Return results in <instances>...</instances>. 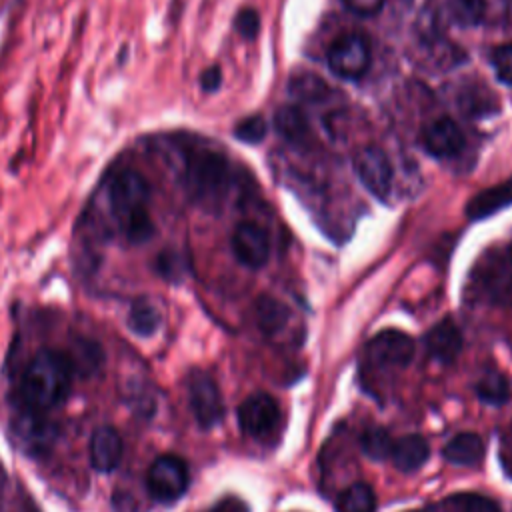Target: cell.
<instances>
[{"instance_id":"484cf974","label":"cell","mask_w":512,"mask_h":512,"mask_svg":"<svg viewBox=\"0 0 512 512\" xmlns=\"http://www.w3.org/2000/svg\"><path fill=\"white\" fill-rule=\"evenodd\" d=\"M156 272L168 282H180L188 272V262L174 250H164L154 260Z\"/></svg>"},{"instance_id":"d6986e66","label":"cell","mask_w":512,"mask_h":512,"mask_svg":"<svg viewBox=\"0 0 512 512\" xmlns=\"http://www.w3.org/2000/svg\"><path fill=\"white\" fill-rule=\"evenodd\" d=\"M290 310L272 296H260L256 302V322L266 336H274L286 328Z\"/></svg>"},{"instance_id":"8fae6325","label":"cell","mask_w":512,"mask_h":512,"mask_svg":"<svg viewBox=\"0 0 512 512\" xmlns=\"http://www.w3.org/2000/svg\"><path fill=\"white\" fill-rule=\"evenodd\" d=\"M232 252L248 268H260L268 262L270 242L266 230L256 222H240L232 232Z\"/></svg>"},{"instance_id":"5bb4252c","label":"cell","mask_w":512,"mask_h":512,"mask_svg":"<svg viewBox=\"0 0 512 512\" xmlns=\"http://www.w3.org/2000/svg\"><path fill=\"white\" fill-rule=\"evenodd\" d=\"M124 454V444L116 428L100 426L90 440V464L94 470L106 474L118 468Z\"/></svg>"},{"instance_id":"d6a6232c","label":"cell","mask_w":512,"mask_h":512,"mask_svg":"<svg viewBox=\"0 0 512 512\" xmlns=\"http://www.w3.org/2000/svg\"><path fill=\"white\" fill-rule=\"evenodd\" d=\"M222 84V72L218 66H210L200 76V86L204 92H216Z\"/></svg>"},{"instance_id":"d4e9b609","label":"cell","mask_w":512,"mask_h":512,"mask_svg":"<svg viewBox=\"0 0 512 512\" xmlns=\"http://www.w3.org/2000/svg\"><path fill=\"white\" fill-rule=\"evenodd\" d=\"M476 394L488 404H504L510 396L508 380L498 372H488L476 384Z\"/></svg>"},{"instance_id":"f546056e","label":"cell","mask_w":512,"mask_h":512,"mask_svg":"<svg viewBox=\"0 0 512 512\" xmlns=\"http://www.w3.org/2000/svg\"><path fill=\"white\" fill-rule=\"evenodd\" d=\"M490 62H492V68H494L498 80L512 86V44L494 48Z\"/></svg>"},{"instance_id":"7c38bea8","label":"cell","mask_w":512,"mask_h":512,"mask_svg":"<svg viewBox=\"0 0 512 512\" xmlns=\"http://www.w3.org/2000/svg\"><path fill=\"white\" fill-rule=\"evenodd\" d=\"M278 406L268 394H252L238 408V424L248 436H264L278 424Z\"/></svg>"},{"instance_id":"277c9868","label":"cell","mask_w":512,"mask_h":512,"mask_svg":"<svg viewBox=\"0 0 512 512\" xmlns=\"http://www.w3.org/2000/svg\"><path fill=\"white\" fill-rule=\"evenodd\" d=\"M480 294L496 304L512 300V262L504 250H488L474 270Z\"/></svg>"},{"instance_id":"603a6c76","label":"cell","mask_w":512,"mask_h":512,"mask_svg":"<svg viewBox=\"0 0 512 512\" xmlns=\"http://www.w3.org/2000/svg\"><path fill=\"white\" fill-rule=\"evenodd\" d=\"M290 94L304 102H320L328 98L330 88L320 76L304 72V74H296L290 80Z\"/></svg>"},{"instance_id":"8992f818","label":"cell","mask_w":512,"mask_h":512,"mask_svg":"<svg viewBox=\"0 0 512 512\" xmlns=\"http://www.w3.org/2000/svg\"><path fill=\"white\" fill-rule=\"evenodd\" d=\"M190 476L188 466L182 458L174 454L158 456L146 474V488L152 498L160 502H174L178 500L188 488Z\"/></svg>"},{"instance_id":"e0dca14e","label":"cell","mask_w":512,"mask_h":512,"mask_svg":"<svg viewBox=\"0 0 512 512\" xmlns=\"http://www.w3.org/2000/svg\"><path fill=\"white\" fill-rule=\"evenodd\" d=\"M428 456H430V446L418 434H410L394 440L392 452H390L394 466L402 472L418 470L428 460Z\"/></svg>"},{"instance_id":"44dd1931","label":"cell","mask_w":512,"mask_h":512,"mask_svg":"<svg viewBox=\"0 0 512 512\" xmlns=\"http://www.w3.org/2000/svg\"><path fill=\"white\" fill-rule=\"evenodd\" d=\"M126 324L132 334H136L140 338H150L158 332V328L162 324V316L152 302L136 300V302H132V306L128 310Z\"/></svg>"},{"instance_id":"52a82bcc","label":"cell","mask_w":512,"mask_h":512,"mask_svg":"<svg viewBox=\"0 0 512 512\" xmlns=\"http://www.w3.org/2000/svg\"><path fill=\"white\" fill-rule=\"evenodd\" d=\"M370 44L360 34H344L328 50L330 70L346 80H356L364 76L370 68Z\"/></svg>"},{"instance_id":"ac0fdd59","label":"cell","mask_w":512,"mask_h":512,"mask_svg":"<svg viewBox=\"0 0 512 512\" xmlns=\"http://www.w3.org/2000/svg\"><path fill=\"white\" fill-rule=\"evenodd\" d=\"M442 454L456 466H474L484 458V442L474 432H462L444 446Z\"/></svg>"},{"instance_id":"83f0119b","label":"cell","mask_w":512,"mask_h":512,"mask_svg":"<svg viewBox=\"0 0 512 512\" xmlns=\"http://www.w3.org/2000/svg\"><path fill=\"white\" fill-rule=\"evenodd\" d=\"M448 512H500V506L486 496L480 494H458L448 502Z\"/></svg>"},{"instance_id":"2e32d148","label":"cell","mask_w":512,"mask_h":512,"mask_svg":"<svg viewBox=\"0 0 512 512\" xmlns=\"http://www.w3.org/2000/svg\"><path fill=\"white\" fill-rule=\"evenodd\" d=\"M510 204H512V178L472 196L466 206V216L472 220H482Z\"/></svg>"},{"instance_id":"7a4b0ae2","label":"cell","mask_w":512,"mask_h":512,"mask_svg":"<svg viewBox=\"0 0 512 512\" xmlns=\"http://www.w3.org/2000/svg\"><path fill=\"white\" fill-rule=\"evenodd\" d=\"M72 360L66 352L42 350L26 366L20 378L22 406L36 412H46L62 404L72 386Z\"/></svg>"},{"instance_id":"4dcf8cb0","label":"cell","mask_w":512,"mask_h":512,"mask_svg":"<svg viewBox=\"0 0 512 512\" xmlns=\"http://www.w3.org/2000/svg\"><path fill=\"white\" fill-rule=\"evenodd\" d=\"M236 28H238V32H240L244 38H248V40L254 38L256 32H258V28H260V16H258V12L252 10V8L242 10V12L236 16Z\"/></svg>"},{"instance_id":"9a60e30c","label":"cell","mask_w":512,"mask_h":512,"mask_svg":"<svg viewBox=\"0 0 512 512\" xmlns=\"http://www.w3.org/2000/svg\"><path fill=\"white\" fill-rule=\"evenodd\" d=\"M428 354L444 364H450L456 360V356L462 350V334L458 326L452 320H442L436 326H432L424 338Z\"/></svg>"},{"instance_id":"6da1fadb","label":"cell","mask_w":512,"mask_h":512,"mask_svg":"<svg viewBox=\"0 0 512 512\" xmlns=\"http://www.w3.org/2000/svg\"><path fill=\"white\" fill-rule=\"evenodd\" d=\"M152 190L148 180L132 168L120 170L108 184V204L122 238L140 246L154 238L156 224L150 214Z\"/></svg>"},{"instance_id":"1f68e13d","label":"cell","mask_w":512,"mask_h":512,"mask_svg":"<svg viewBox=\"0 0 512 512\" xmlns=\"http://www.w3.org/2000/svg\"><path fill=\"white\" fill-rule=\"evenodd\" d=\"M348 10H352L358 16H374L382 10L386 0H342Z\"/></svg>"},{"instance_id":"ba28073f","label":"cell","mask_w":512,"mask_h":512,"mask_svg":"<svg viewBox=\"0 0 512 512\" xmlns=\"http://www.w3.org/2000/svg\"><path fill=\"white\" fill-rule=\"evenodd\" d=\"M188 400L196 422L202 428H214L224 416V402L218 384L208 372L194 370L188 376Z\"/></svg>"},{"instance_id":"7402d4cb","label":"cell","mask_w":512,"mask_h":512,"mask_svg":"<svg viewBox=\"0 0 512 512\" xmlns=\"http://www.w3.org/2000/svg\"><path fill=\"white\" fill-rule=\"evenodd\" d=\"M376 506V496L372 488L364 482H356L348 486L336 502L338 512H374Z\"/></svg>"},{"instance_id":"9c48e42d","label":"cell","mask_w":512,"mask_h":512,"mask_svg":"<svg viewBox=\"0 0 512 512\" xmlns=\"http://www.w3.org/2000/svg\"><path fill=\"white\" fill-rule=\"evenodd\" d=\"M354 172L372 196L380 200H386L390 196L394 170L388 156L380 148L364 146L362 150H358L354 156Z\"/></svg>"},{"instance_id":"836d02e7","label":"cell","mask_w":512,"mask_h":512,"mask_svg":"<svg viewBox=\"0 0 512 512\" xmlns=\"http://www.w3.org/2000/svg\"><path fill=\"white\" fill-rule=\"evenodd\" d=\"M508 256H510V262H512V246H510V250H508Z\"/></svg>"},{"instance_id":"ffe728a7","label":"cell","mask_w":512,"mask_h":512,"mask_svg":"<svg viewBox=\"0 0 512 512\" xmlns=\"http://www.w3.org/2000/svg\"><path fill=\"white\" fill-rule=\"evenodd\" d=\"M274 128L290 142H304L310 134L308 118L298 106H282L274 112Z\"/></svg>"},{"instance_id":"f1b7e54d","label":"cell","mask_w":512,"mask_h":512,"mask_svg":"<svg viewBox=\"0 0 512 512\" xmlns=\"http://www.w3.org/2000/svg\"><path fill=\"white\" fill-rule=\"evenodd\" d=\"M268 132V126H266V120L258 114L254 116H248V118H242L236 126H234V136L240 140V142H246V144H258L260 140H264Z\"/></svg>"},{"instance_id":"3957f363","label":"cell","mask_w":512,"mask_h":512,"mask_svg":"<svg viewBox=\"0 0 512 512\" xmlns=\"http://www.w3.org/2000/svg\"><path fill=\"white\" fill-rule=\"evenodd\" d=\"M184 188L204 210H220L230 190V162L214 150H194L186 156Z\"/></svg>"},{"instance_id":"4fadbf2b","label":"cell","mask_w":512,"mask_h":512,"mask_svg":"<svg viewBox=\"0 0 512 512\" xmlns=\"http://www.w3.org/2000/svg\"><path fill=\"white\" fill-rule=\"evenodd\" d=\"M422 144L426 152L436 158H454L462 152L466 140L460 126L454 120L438 118L424 128Z\"/></svg>"},{"instance_id":"30bf717a","label":"cell","mask_w":512,"mask_h":512,"mask_svg":"<svg viewBox=\"0 0 512 512\" xmlns=\"http://www.w3.org/2000/svg\"><path fill=\"white\" fill-rule=\"evenodd\" d=\"M368 358L376 366L400 368L414 356V340L400 330H382L368 342Z\"/></svg>"},{"instance_id":"cb8c5ba5","label":"cell","mask_w":512,"mask_h":512,"mask_svg":"<svg viewBox=\"0 0 512 512\" xmlns=\"http://www.w3.org/2000/svg\"><path fill=\"white\" fill-rule=\"evenodd\" d=\"M392 444L394 440L390 438V434L380 428V426H370L364 430L362 438H360V448L362 452L370 458V460H386L390 458L392 452Z\"/></svg>"},{"instance_id":"4316f807","label":"cell","mask_w":512,"mask_h":512,"mask_svg":"<svg viewBox=\"0 0 512 512\" xmlns=\"http://www.w3.org/2000/svg\"><path fill=\"white\" fill-rule=\"evenodd\" d=\"M450 16L462 26H474L484 18V0H446Z\"/></svg>"},{"instance_id":"5b68a950","label":"cell","mask_w":512,"mask_h":512,"mask_svg":"<svg viewBox=\"0 0 512 512\" xmlns=\"http://www.w3.org/2000/svg\"><path fill=\"white\" fill-rule=\"evenodd\" d=\"M10 434L14 444H18V448H22L26 454L40 456L54 446L58 428L44 416V412L24 408L12 418Z\"/></svg>"}]
</instances>
